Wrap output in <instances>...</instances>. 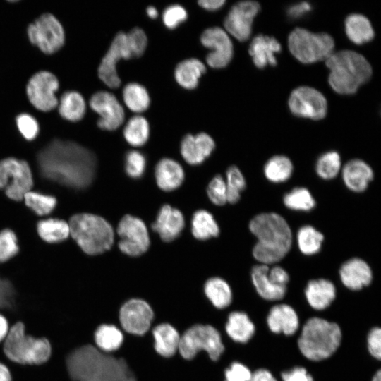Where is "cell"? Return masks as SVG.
<instances>
[{"mask_svg":"<svg viewBox=\"0 0 381 381\" xmlns=\"http://www.w3.org/2000/svg\"><path fill=\"white\" fill-rule=\"evenodd\" d=\"M146 167V159L143 153L131 150L125 157V170L131 178L138 179L143 176Z\"/></svg>","mask_w":381,"mask_h":381,"instance_id":"49","label":"cell"},{"mask_svg":"<svg viewBox=\"0 0 381 381\" xmlns=\"http://www.w3.org/2000/svg\"><path fill=\"white\" fill-rule=\"evenodd\" d=\"M29 41L46 54H52L64 46L66 35L64 27L57 18L44 13L29 24L27 28Z\"/></svg>","mask_w":381,"mask_h":381,"instance_id":"11","label":"cell"},{"mask_svg":"<svg viewBox=\"0 0 381 381\" xmlns=\"http://www.w3.org/2000/svg\"><path fill=\"white\" fill-rule=\"evenodd\" d=\"M6 358L20 365H40L52 356V346L45 337H35L25 332L22 322L10 327L8 335L2 343Z\"/></svg>","mask_w":381,"mask_h":381,"instance_id":"6","label":"cell"},{"mask_svg":"<svg viewBox=\"0 0 381 381\" xmlns=\"http://www.w3.org/2000/svg\"><path fill=\"white\" fill-rule=\"evenodd\" d=\"M157 184L164 191L178 188L184 180V171L181 164L170 158L160 159L155 167Z\"/></svg>","mask_w":381,"mask_h":381,"instance_id":"29","label":"cell"},{"mask_svg":"<svg viewBox=\"0 0 381 381\" xmlns=\"http://www.w3.org/2000/svg\"><path fill=\"white\" fill-rule=\"evenodd\" d=\"M117 233L119 248L128 255L136 257L145 253L150 241L145 223L139 218L126 214L119 222Z\"/></svg>","mask_w":381,"mask_h":381,"instance_id":"14","label":"cell"},{"mask_svg":"<svg viewBox=\"0 0 381 381\" xmlns=\"http://www.w3.org/2000/svg\"><path fill=\"white\" fill-rule=\"evenodd\" d=\"M32 186V171L26 161L16 157L0 160V190L8 198L20 201Z\"/></svg>","mask_w":381,"mask_h":381,"instance_id":"10","label":"cell"},{"mask_svg":"<svg viewBox=\"0 0 381 381\" xmlns=\"http://www.w3.org/2000/svg\"><path fill=\"white\" fill-rule=\"evenodd\" d=\"M89 105L99 115L97 124L102 130L115 131L124 121V109L116 97L110 92L102 90L94 93Z\"/></svg>","mask_w":381,"mask_h":381,"instance_id":"17","label":"cell"},{"mask_svg":"<svg viewBox=\"0 0 381 381\" xmlns=\"http://www.w3.org/2000/svg\"><path fill=\"white\" fill-rule=\"evenodd\" d=\"M205 298L217 310L227 308L232 303L233 293L226 281L219 277L208 279L204 284Z\"/></svg>","mask_w":381,"mask_h":381,"instance_id":"32","label":"cell"},{"mask_svg":"<svg viewBox=\"0 0 381 381\" xmlns=\"http://www.w3.org/2000/svg\"><path fill=\"white\" fill-rule=\"evenodd\" d=\"M16 123L21 135L27 140H35L38 135L40 126L37 119L28 113H21L16 118Z\"/></svg>","mask_w":381,"mask_h":381,"instance_id":"48","label":"cell"},{"mask_svg":"<svg viewBox=\"0 0 381 381\" xmlns=\"http://www.w3.org/2000/svg\"><path fill=\"white\" fill-rule=\"evenodd\" d=\"M124 339L123 332L112 324H101L94 332L93 344L104 353H114L120 349Z\"/></svg>","mask_w":381,"mask_h":381,"instance_id":"33","label":"cell"},{"mask_svg":"<svg viewBox=\"0 0 381 381\" xmlns=\"http://www.w3.org/2000/svg\"><path fill=\"white\" fill-rule=\"evenodd\" d=\"M266 324L274 334L292 336L300 327V320L291 306L278 303L270 309L266 317Z\"/></svg>","mask_w":381,"mask_h":381,"instance_id":"20","label":"cell"},{"mask_svg":"<svg viewBox=\"0 0 381 381\" xmlns=\"http://www.w3.org/2000/svg\"><path fill=\"white\" fill-rule=\"evenodd\" d=\"M23 200L27 207L40 216L50 214L57 204L54 196L31 190L25 194Z\"/></svg>","mask_w":381,"mask_h":381,"instance_id":"43","label":"cell"},{"mask_svg":"<svg viewBox=\"0 0 381 381\" xmlns=\"http://www.w3.org/2000/svg\"><path fill=\"white\" fill-rule=\"evenodd\" d=\"M341 340L342 331L337 322L312 317L303 324L297 346L306 359L321 361L330 358L337 351Z\"/></svg>","mask_w":381,"mask_h":381,"instance_id":"4","label":"cell"},{"mask_svg":"<svg viewBox=\"0 0 381 381\" xmlns=\"http://www.w3.org/2000/svg\"><path fill=\"white\" fill-rule=\"evenodd\" d=\"M39 236L45 242L60 243L70 235L68 223L57 218H48L39 221L37 224Z\"/></svg>","mask_w":381,"mask_h":381,"instance_id":"36","label":"cell"},{"mask_svg":"<svg viewBox=\"0 0 381 381\" xmlns=\"http://www.w3.org/2000/svg\"><path fill=\"white\" fill-rule=\"evenodd\" d=\"M155 314L152 307L145 300L131 298L125 301L119 311V322L121 330L127 334L143 336L150 331Z\"/></svg>","mask_w":381,"mask_h":381,"instance_id":"12","label":"cell"},{"mask_svg":"<svg viewBox=\"0 0 381 381\" xmlns=\"http://www.w3.org/2000/svg\"><path fill=\"white\" fill-rule=\"evenodd\" d=\"M344 25L348 38L356 44L367 43L375 36L370 20L363 15L350 14L346 17Z\"/></svg>","mask_w":381,"mask_h":381,"instance_id":"35","label":"cell"},{"mask_svg":"<svg viewBox=\"0 0 381 381\" xmlns=\"http://www.w3.org/2000/svg\"><path fill=\"white\" fill-rule=\"evenodd\" d=\"M341 158L336 151L322 154L317 160L315 171L322 179L329 180L337 176L341 169Z\"/></svg>","mask_w":381,"mask_h":381,"instance_id":"44","label":"cell"},{"mask_svg":"<svg viewBox=\"0 0 381 381\" xmlns=\"http://www.w3.org/2000/svg\"><path fill=\"white\" fill-rule=\"evenodd\" d=\"M293 170V164L287 157L276 155L265 164L264 174L271 182L282 183L290 179Z\"/></svg>","mask_w":381,"mask_h":381,"instance_id":"40","label":"cell"},{"mask_svg":"<svg viewBox=\"0 0 381 381\" xmlns=\"http://www.w3.org/2000/svg\"><path fill=\"white\" fill-rule=\"evenodd\" d=\"M0 381H12V375L9 368L0 361Z\"/></svg>","mask_w":381,"mask_h":381,"instance_id":"61","label":"cell"},{"mask_svg":"<svg viewBox=\"0 0 381 381\" xmlns=\"http://www.w3.org/2000/svg\"><path fill=\"white\" fill-rule=\"evenodd\" d=\"M328 81L337 93L351 95L371 77L372 68L361 54L351 50L333 52L326 60Z\"/></svg>","mask_w":381,"mask_h":381,"instance_id":"5","label":"cell"},{"mask_svg":"<svg viewBox=\"0 0 381 381\" xmlns=\"http://www.w3.org/2000/svg\"><path fill=\"white\" fill-rule=\"evenodd\" d=\"M226 335L234 342L246 344L255 334V325L244 311L233 310L226 316L224 323Z\"/></svg>","mask_w":381,"mask_h":381,"instance_id":"26","label":"cell"},{"mask_svg":"<svg viewBox=\"0 0 381 381\" xmlns=\"http://www.w3.org/2000/svg\"><path fill=\"white\" fill-rule=\"evenodd\" d=\"M372 168L359 159L349 160L342 169V179L346 186L351 191L363 192L373 179Z\"/></svg>","mask_w":381,"mask_h":381,"instance_id":"27","label":"cell"},{"mask_svg":"<svg viewBox=\"0 0 381 381\" xmlns=\"http://www.w3.org/2000/svg\"><path fill=\"white\" fill-rule=\"evenodd\" d=\"M260 11V5L255 1H243L235 4L224 18L225 31L238 41L248 40L253 19Z\"/></svg>","mask_w":381,"mask_h":381,"instance_id":"19","label":"cell"},{"mask_svg":"<svg viewBox=\"0 0 381 381\" xmlns=\"http://www.w3.org/2000/svg\"><path fill=\"white\" fill-rule=\"evenodd\" d=\"M205 65L196 58H190L179 62L174 70V78L183 88L193 90L199 80L206 72Z\"/></svg>","mask_w":381,"mask_h":381,"instance_id":"31","label":"cell"},{"mask_svg":"<svg viewBox=\"0 0 381 381\" xmlns=\"http://www.w3.org/2000/svg\"><path fill=\"white\" fill-rule=\"evenodd\" d=\"M250 381H278L271 371L266 368H258L252 373Z\"/></svg>","mask_w":381,"mask_h":381,"instance_id":"58","label":"cell"},{"mask_svg":"<svg viewBox=\"0 0 381 381\" xmlns=\"http://www.w3.org/2000/svg\"><path fill=\"white\" fill-rule=\"evenodd\" d=\"M19 251L16 234L9 229L0 231V263L14 257Z\"/></svg>","mask_w":381,"mask_h":381,"instance_id":"47","label":"cell"},{"mask_svg":"<svg viewBox=\"0 0 381 381\" xmlns=\"http://www.w3.org/2000/svg\"><path fill=\"white\" fill-rule=\"evenodd\" d=\"M226 176L227 202L236 204L240 200L241 193L246 187V179L241 170L234 165L228 168Z\"/></svg>","mask_w":381,"mask_h":381,"instance_id":"45","label":"cell"},{"mask_svg":"<svg viewBox=\"0 0 381 381\" xmlns=\"http://www.w3.org/2000/svg\"><path fill=\"white\" fill-rule=\"evenodd\" d=\"M282 381H314L312 375L303 366H294L281 373Z\"/></svg>","mask_w":381,"mask_h":381,"instance_id":"55","label":"cell"},{"mask_svg":"<svg viewBox=\"0 0 381 381\" xmlns=\"http://www.w3.org/2000/svg\"><path fill=\"white\" fill-rule=\"evenodd\" d=\"M188 18L186 10L180 4H172L167 6L162 13V21L169 30L176 29Z\"/></svg>","mask_w":381,"mask_h":381,"instance_id":"50","label":"cell"},{"mask_svg":"<svg viewBox=\"0 0 381 381\" xmlns=\"http://www.w3.org/2000/svg\"><path fill=\"white\" fill-rule=\"evenodd\" d=\"M126 36L133 58L141 56L147 45V37L144 30L140 28H134L126 33Z\"/></svg>","mask_w":381,"mask_h":381,"instance_id":"53","label":"cell"},{"mask_svg":"<svg viewBox=\"0 0 381 381\" xmlns=\"http://www.w3.org/2000/svg\"><path fill=\"white\" fill-rule=\"evenodd\" d=\"M340 279L345 287L351 291H359L370 284L373 272L368 264L358 258H351L340 267Z\"/></svg>","mask_w":381,"mask_h":381,"instance_id":"22","label":"cell"},{"mask_svg":"<svg viewBox=\"0 0 381 381\" xmlns=\"http://www.w3.org/2000/svg\"><path fill=\"white\" fill-rule=\"evenodd\" d=\"M123 134L126 142L133 147H141L150 137V125L144 116L135 115L125 125Z\"/></svg>","mask_w":381,"mask_h":381,"instance_id":"38","label":"cell"},{"mask_svg":"<svg viewBox=\"0 0 381 381\" xmlns=\"http://www.w3.org/2000/svg\"><path fill=\"white\" fill-rule=\"evenodd\" d=\"M57 107L59 114L64 119L77 122L84 117L87 106L85 99L80 92L68 90L62 94Z\"/></svg>","mask_w":381,"mask_h":381,"instance_id":"34","label":"cell"},{"mask_svg":"<svg viewBox=\"0 0 381 381\" xmlns=\"http://www.w3.org/2000/svg\"><path fill=\"white\" fill-rule=\"evenodd\" d=\"M147 15L150 18L155 19L158 16V11L157 9L152 6H149L146 9Z\"/></svg>","mask_w":381,"mask_h":381,"instance_id":"62","label":"cell"},{"mask_svg":"<svg viewBox=\"0 0 381 381\" xmlns=\"http://www.w3.org/2000/svg\"><path fill=\"white\" fill-rule=\"evenodd\" d=\"M269 267L266 265H256L251 270V280L258 294L269 301L282 300L286 294L287 287L274 284L267 276Z\"/></svg>","mask_w":381,"mask_h":381,"instance_id":"30","label":"cell"},{"mask_svg":"<svg viewBox=\"0 0 381 381\" xmlns=\"http://www.w3.org/2000/svg\"><path fill=\"white\" fill-rule=\"evenodd\" d=\"M284 205L293 210L308 212L315 206V200L310 191L303 187H296L283 198Z\"/></svg>","mask_w":381,"mask_h":381,"instance_id":"42","label":"cell"},{"mask_svg":"<svg viewBox=\"0 0 381 381\" xmlns=\"http://www.w3.org/2000/svg\"><path fill=\"white\" fill-rule=\"evenodd\" d=\"M226 350L222 333L210 325L195 324L185 330L180 337L179 354L191 360L204 351L209 358L218 361Z\"/></svg>","mask_w":381,"mask_h":381,"instance_id":"8","label":"cell"},{"mask_svg":"<svg viewBox=\"0 0 381 381\" xmlns=\"http://www.w3.org/2000/svg\"><path fill=\"white\" fill-rule=\"evenodd\" d=\"M252 373L244 363L234 361L224 368L223 381H250Z\"/></svg>","mask_w":381,"mask_h":381,"instance_id":"52","label":"cell"},{"mask_svg":"<svg viewBox=\"0 0 381 381\" xmlns=\"http://www.w3.org/2000/svg\"><path fill=\"white\" fill-rule=\"evenodd\" d=\"M184 226L185 220L181 212L164 205L160 208L152 229L164 241L170 242L180 235Z\"/></svg>","mask_w":381,"mask_h":381,"instance_id":"23","label":"cell"},{"mask_svg":"<svg viewBox=\"0 0 381 381\" xmlns=\"http://www.w3.org/2000/svg\"><path fill=\"white\" fill-rule=\"evenodd\" d=\"M133 59L126 33L118 32L114 37L111 45L101 60L97 73L99 79L109 88H117L121 85L116 65L121 59Z\"/></svg>","mask_w":381,"mask_h":381,"instance_id":"15","label":"cell"},{"mask_svg":"<svg viewBox=\"0 0 381 381\" xmlns=\"http://www.w3.org/2000/svg\"><path fill=\"white\" fill-rule=\"evenodd\" d=\"M215 147L212 138L202 132L196 135L187 134L181 142L180 151L184 160L189 164H202L210 156Z\"/></svg>","mask_w":381,"mask_h":381,"instance_id":"21","label":"cell"},{"mask_svg":"<svg viewBox=\"0 0 381 381\" xmlns=\"http://www.w3.org/2000/svg\"><path fill=\"white\" fill-rule=\"evenodd\" d=\"M207 195L212 203L222 206L227 202L226 182L219 174L216 175L209 183Z\"/></svg>","mask_w":381,"mask_h":381,"instance_id":"51","label":"cell"},{"mask_svg":"<svg viewBox=\"0 0 381 381\" xmlns=\"http://www.w3.org/2000/svg\"><path fill=\"white\" fill-rule=\"evenodd\" d=\"M291 112L296 116L320 120L327 111L325 96L318 90L308 86L294 89L289 99Z\"/></svg>","mask_w":381,"mask_h":381,"instance_id":"16","label":"cell"},{"mask_svg":"<svg viewBox=\"0 0 381 381\" xmlns=\"http://www.w3.org/2000/svg\"><path fill=\"white\" fill-rule=\"evenodd\" d=\"M304 294L308 305L321 311L331 306L337 296V289L332 282L320 278L310 280L305 287Z\"/></svg>","mask_w":381,"mask_h":381,"instance_id":"24","label":"cell"},{"mask_svg":"<svg viewBox=\"0 0 381 381\" xmlns=\"http://www.w3.org/2000/svg\"><path fill=\"white\" fill-rule=\"evenodd\" d=\"M191 231L195 238L202 241L217 237L219 234V226L213 215L205 210H199L193 214Z\"/></svg>","mask_w":381,"mask_h":381,"instance_id":"39","label":"cell"},{"mask_svg":"<svg viewBox=\"0 0 381 381\" xmlns=\"http://www.w3.org/2000/svg\"><path fill=\"white\" fill-rule=\"evenodd\" d=\"M311 11V6L306 1L300 2L291 5L287 10L289 17L291 18H298L303 16Z\"/></svg>","mask_w":381,"mask_h":381,"instance_id":"57","label":"cell"},{"mask_svg":"<svg viewBox=\"0 0 381 381\" xmlns=\"http://www.w3.org/2000/svg\"><path fill=\"white\" fill-rule=\"evenodd\" d=\"M324 241L323 234L310 225L301 226L297 233V242L301 252L306 255L318 253Z\"/></svg>","mask_w":381,"mask_h":381,"instance_id":"41","label":"cell"},{"mask_svg":"<svg viewBox=\"0 0 381 381\" xmlns=\"http://www.w3.org/2000/svg\"><path fill=\"white\" fill-rule=\"evenodd\" d=\"M200 42L211 52L206 56V62L213 68H225L231 61L234 47L228 33L219 27L205 29L200 36Z\"/></svg>","mask_w":381,"mask_h":381,"instance_id":"18","label":"cell"},{"mask_svg":"<svg viewBox=\"0 0 381 381\" xmlns=\"http://www.w3.org/2000/svg\"><path fill=\"white\" fill-rule=\"evenodd\" d=\"M249 229L258 239L253 248V255L262 265L279 262L291 249V231L280 214L274 212L259 214L250 220Z\"/></svg>","mask_w":381,"mask_h":381,"instance_id":"3","label":"cell"},{"mask_svg":"<svg viewBox=\"0 0 381 381\" xmlns=\"http://www.w3.org/2000/svg\"><path fill=\"white\" fill-rule=\"evenodd\" d=\"M367 349L370 355L375 359L381 358V329L380 327H372L366 338Z\"/></svg>","mask_w":381,"mask_h":381,"instance_id":"54","label":"cell"},{"mask_svg":"<svg viewBox=\"0 0 381 381\" xmlns=\"http://www.w3.org/2000/svg\"><path fill=\"white\" fill-rule=\"evenodd\" d=\"M226 3L225 0H200L198 5L205 10L214 11L220 9Z\"/></svg>","mask_w":381,"mask_h":381,"instance_id":"59","label":"cell"},{"mask_svg":"<svg viewBox=\"0 0 381 381\" xmlns=\"http://www.w3.org/2000/svg\"><path fill=\"white\" fill-rule=\"evenodd\" d=\"M17 292L12 284L7 279L0 277V313L4 315L8 322L16 310Z\"/></svg>","mask_w":381,"mask_h":381,"instance_id":"46","label":"cell"},{"mask_svg":"<svg viewBox=\"0 0 381 381\" xmlns=\"http://www.w3.org/2000/svg\"><path fill=\"white\" fill-rule=\"evenodd\" d=\"M281 50L280 43L274 37L262 34L253 39L248 49L254 64L261 69L267 66H276L275 54Z\"/></svg>","mask_w":381,"mask_h":381,"instance_id":"25","label":"cell"},{"mask_svg":"<svg viewBox=\"0 0 381 381\" xmlns=\"http://www.w3.org/2000/svg\"><path fill=\"white\" fill-rule=\"evenodd\" d=\"M267 276L270 281L277 286L287 287V284L289 282L288 272L279 266H274L270 269L269 268Z\"/></svg>","mask_w":381,"mask_h":381,"instance_id":"56","label":"cell"},{"mask_svg":"<svg viewBox=\"0 0 381 381\" xmlns=\"http://www.w3.org/2000/svg\"><path fill=\"white\" fill-rule=\"evenodd\" d=\"M123 99L127 108L135 113H142L150 104V97L147 89L138 83L126 84L122 92Z\"/></svg>","mask_w":381,"mask_h":381,"instance_id":"37","label":"cell"},{"mask_svg":"<svg viewBox=\"0 0 381 381\" xmlns=\"http://www.w3.org/2000/svg\"><path fill=\"white\" fill-rule=\"evenodd\" d=\"M59 87V80L54 73L48 71H40L29 79L26 85V95L35 109L49 111L57 107L59 99L56 92Z\"/></svg>","mask_w":381,"mask_h":381,"instance_id":"13","label":"cell"},{"mask_svg":"<svg viewBox=\"0 0 381 381\" xmlns=\"http://www.w3.org/2000/svg\"><path fill=\"white\" fill-rule=\"evenodd\" d=\"M290 52L299 61L312 64L326 60L333 52L334 39L327 33H313L297 28L289 35Z\"/></svg>","mask_w":381,"mask_h":381,"instance_id":"9","label":"cell"},{"mask_svg":"<svg viewBox=\"0 0 381 381\" xmlns=\"http://www.w3.org/2000/svg\"><path fill=\"white\" fill-rule=\"evenodd\" d=\"M153 338V348L160 356L166 358L178 352L181 334L171 325L163 322L150 329Z\"/></svg>","mask_w":381,"mask_h":381,"instance_id":"28","label":"cell"},{"mask_svg":"<svg viewBox=\"0 0 381 381\" xmlns=\"http://www.w3.org/2000/svg\"><path fill=\"white\" fill-rule=\"evenodd\" d=\"M65 364L71 381H137L123 358L104 353L92 344L70 351Z\"/></svg>","mask_w":381,"mask_h":381,"instance_id":"2","label":"cell"},{"mask_svg":"<svg viewBox=\"0 0 381 381\" xmlns=\"http://www.w3.org/2000/svg\"><path fill=\"white\" fill-rule=\"evenodd\" d=\"M70 234L86 254L95 255L109 250L114 243V230L102 217L90 213L72 216Z\"/></svg>","mask_w":381,"mask_h":381,"instance_id":"7","label":"cell"},{"mask_svg":"<svg viewBox=\"0 0 381 381\" xmlns=\"http://www.w3.org/2000/svg\"><path fill=\"white\" fill-rule=\"evenodd\" d=\"M37 161L43 177L75 190L89 186L95 175L94 153L71 140H52L38 152Z\"/></svg>","mask_w":381,"mask_h":381,"instance_id":"1","label":"cell"},{"mask_svg":"<svg viewBox=\"0 0 381 381\" xmlns=\"http://www.w3.org/2000/svg\"><path fill=\"white\" fill-rule=\"evenodd\" d=\"M372 381H381V370L378 369L373 375Z\"/></svg>","mask_w":381,"mask_h":381,"instance_id":"63","label":"cell"},{"mask_svg":"<svg viewBox=\"0 0 381 381\" xmlns=\"http://www.w3.org/2000/svg\"><path fill=\"white\" fill-rule=\"evenodd\" d=\"M10 324L7 318L0 313V344H2L8 335Z\"/></svg>","mask_w":381,"mask_h":381,"instance_id":"60","label":"cell"}]
</instances>
